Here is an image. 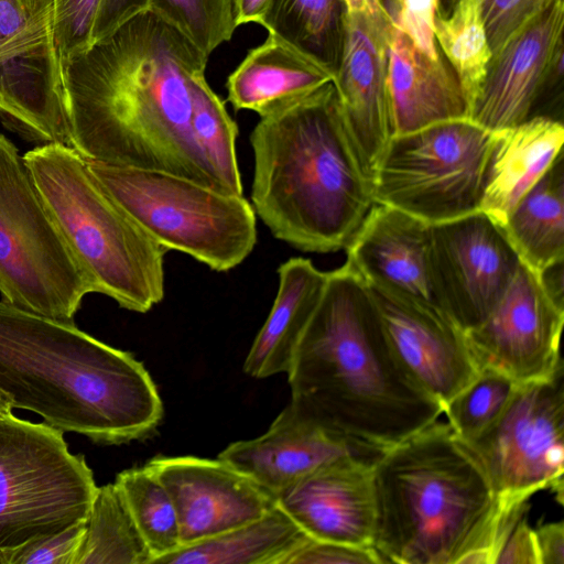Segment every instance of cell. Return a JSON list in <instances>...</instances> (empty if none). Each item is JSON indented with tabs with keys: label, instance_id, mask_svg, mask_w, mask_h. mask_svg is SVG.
<instances>
[{
	"label": "cell",
	"instance_id": "6da1fadb",
	"mask_svg": "<svg viewBox=\"0 0 564 564\" xmlns=\"http://www.w3.org/2000/svg\"><path fill=\"white\" fill-rule=\"evenodd\" d=\"M207 61L150 10L93 41L61 63L73 148L87 161L227 192L191 128L189 79Z\"/></svg>",
	"mask_w": 564,
	"mask_h": 564
},
{
	"label": "cell",
	"instance_id": "7a4b0ae2",
	"mask_svg": "<svg viewBox=\"0 0 564 564\" xmlns=\"http://www.w3.org/2000/svg\"><path fill=\"white\" fill-rule=\"evenodd\" d=\"M286 373L290 403L373 460L443 414L398 364L371 290L348 263L327 272Z\"/></svg>",
	"mask_w": 564,
	"mask_h": 564
},
{
	"label": "cell",
	"instance_id": "3957f363",
	"mask_svg": "<svg viewBox=\"0 0 564 564\" xmlns=\"http://www.w3.org/2000/svg\"><path fill=\"white\" fill-rule=\"evenodd\" d=\"M376 528L382 563L495 564L528 502L507 503L447 423L438 421L373 464Z\"/></svg>",
	"mask_w": 564,
	"mask_h": 564
},
{
	"label": "cell",
	"instance_id": "277c9868",
	"mask_svg": "<svg viewBox=\"0 0 564 564\" xmlns=\"http://www.w3.org/2000/svg\"><path fill=\"white\" fill-rule=\"evenodd\" d=\"M0 390L13 409L95 443L152 434L163 403L145 367L74 323L0 301Z\"/></svg>",
	"mask_w": 564,
	"mask_h": 564
},
{
	"label": "cell",
	"instance_id": "5b68a950",
	"mask_svg": "<svg viewBox=\"0 0 564 564\" xmlns=\"http://www.w3.org/2000/svg\"><path fill=\"white\" fill-rule=\"evenodd\" d=\"M260 118L250 135L256 214L300 250L346 249L375 200L333 82Z\"/></svg>",
	"mask_w": 564,
	"mask_h": 564
},
{
	"label": "cell",
	"instance_id": "8992f818",
	"mask_svg": "<svg viewBox=\"0 0 564 564\" xmlns=\"http://www.w3.org/2000/svg\"><path fill=\"white\" fill-rule=\"evenodd\" d=\"M23 158L93 293L138 313L160 303L167 250L110 196L86 160L59 143L37 145Z\"/></svg>",
	"mask_w": 564,
	"mask_h": 564
},
{
	"label": "cell",
	"instance_id": "52a82bcc",
	"mask_svg": "<svg viewBox=\"0 0 564 564\" xmlns=\"http://www.w3.org/2000/svg\"><path fill=\"white\" fill-rule=\"evenodd\" d=\"M86 162L110 196L166 250L219 272L236 268L252 252L256 212L243 195L170 173Z\"/></svg>",
	"mask_w": 564,
	"mask_h": 564
},
{
	"label": "cell",
	"instance_id": "ba28073f",
	"mask_svg": "<svg viewBox=\"0 0 564 564\" xmlns=\"http://www.w3.org/2000/svg\"><path fill=\"white\" fill-rule=\"evenodd\" d=\"M93 293L17 147L0 133V294L2 301L74 323Z\"/></svg>",
	"mask_w": 564,
	"mask_h": 564
},
{
	"label": "cell",
	"instance_id": "9c48e42d",
	"mask_svg": "<svg viewBox=\"0 0 564 564\" xmlns=\"http://www.w3.org/2000/svg\"><path fill=\"white\" fill-rule=\"evenodd\" d=\"M97 488L63 431L0 416V552L86 523Z\"/></svg>",
	"mask_w": 564,
	"mask_h": 564
},
{
	"label": "cell",
	"instance_id": "30bf717a",
	"mask_svg": "<svg viewBox=\"0 0 564 564\" xmlns=\"http://www.w3.org/2000/svg\"><path fill=\"white\" fill-rule=\"evenodd\" d=\"M492 142L468 118L393 135L372 172L375 203L430 225L479 210Z\"/></svg>",
	"mask_w": 564,
	"mask_h": 564
},
{
	"label": "cell",
	"instance_id": "8fae6325",
	"mask_svg": "<svg viewBox=\"0 0 564 564\" xmlns=\"http://www.w3.org/2000/svg\"><path fill=\"white\" fill-rule=\"evenodd\" d=\"M462 442L500 500L523 503L550 488L562 503L563 369L547 380L519 383L500 414L477 436Z\"/></svg>",
	"mask_w": 564,
	"mask_h": 564
},
{
	"label": "cell",
	"instance_id": "7c38bea8",
	"mask_svg": "<svg viewBox=\"0 0 564 564\" xmlns=\"http://www.w3.org/2000/svg\"><path fill=\"white\" fill-rule=\"evenodd\" d=\"M0 120L32 142L72 143L52 0H0Z\"/></svg>",
	"mask_w": 564,
	"mask_h": 564
},
{
	"label": "cell",
	"instance_id": "4fadbf2b",
	"mask_svg": "<svg viewBox=\"0 0 564 564\" xmlns=\"http://www.w3.org/2000/svg\"><path fill=\"white\" fill-rule=\"evenodd\" d=\"M520 263L505 228L481 210L431 225L430 269L435 296L465 333L490 315Z\"/></svg>",
	"mask_w": 564,
	"mask_h": 564
},
{
	"label": "cell",
	"instance_id": "5bb4252c",
	"mask_svg": "<svg viewBox=\"0 0 564 564\" xmlns=\"http://www.w3.org/2000/svg\"><path fill=\"white\" fill-rule=\"evenodd\" d=\"M563 300L521 261L490 315L466 335L479 369L528 383L551 379L563 369Z\"/></svg>",
	"mask_w": 564,
	"mask_h": 564
},
{
	"label": "cell",
	"instance_id": "9a60e30c",
	"mask_svg": "<svg viewBox=\"0 0 564 564\" xmlns=\"http://www.w3.org/2000/svg\"><path fill=\"white\" fill-rule=\"evenodd\" d=\"M564 0L552 4L517 32L489 61L469 119L501 130L534 117L542 94L563 69Z\"/></svg>",
	"mask_w": 564,
	"mask_h": 564
},
{
	"label": "cell",
	"instance_id": "2e32d148",
	"mask_svg": "<svg viewBox=\"0 0 564 564\" xmlns=\"http://www.w3.org/2000/svg\"><path fill=\"white\" fill-rule=\"evenodd\" d=\"M370 290L398 364L444 408L480 371L466 333L438 307Z\"/></svg>",
	"mask_w": 564,
	"mask_h": 564
},
{
	"label": "cell",
	"instance_id": "e0dca14e",
	"mask_svg": "<svg viewBox=\"0 0 564 564\" xmlns=\"http://www.w3.org/2000/svg\"><path fill=\"white\" fill-rule=\"evenodd\" d=\"M147 465L172 498L182 546L260 518L276 506L273 495L219 457L155 456Z\"/></svg>",
	"mask_w": 564,
	"mask_h": 564
},
{
	"label": "cell",
	"instance_id": "ac0fdd59",
	"mask_svg": "<svg viewBox=\"0 0 564 564\" xmlns=\"http://www.w3.org/2000/svg\"><path fill=\"white\" fill-rule=\"evenodd\" d=\"M392 25L381 11L348 13L333 80L347 128L371 176L394 135L388 89Z\"/></svg>",
	"mask_w": 564,
	"mask_h": 564
},
{
	"label": "cell",
	"instance_id": "d6986e66",
	"mask_svg": "<svg viewBox=\"0 0 564 564\" xmlns=\"http://www.w3.org/2000/svg\"><path fill=\"white\" fill-rule=\"evenodd\" d=\"M375 462L337 458L276 497L281 508L310 538L373 549Z\"/></svg>",
	"mask_w": 564,
	"mask_h": 564
},
{
	"label": "cell",
	"instance_id": "ffe728a7",
	"mask_svg": "<svg viewBox=\"0 0 564 564\" xmlns=\"http://www.w3.org/2000/svg\"><path fill=\"white\" fill-rule=\"evenodd\" d=\"M430 245V224L375 203L346 248V263L371 289L442 310L431 276Z\"/></svg>",
	"mask_w": 564,
	"mask_h": 564
},
{
	"label": "cell",
	"instance_id": "44dd1931",
	"mask_svg": "<svg viewBox=\"0 0 564 564\" xmlns=\"http://www.w3.org/2000/svg\"><path fill=\"white\" fill-rule=\"evenodd\" d=\"M349 455L376 462L289 402L262 435L234 442L218 457L276 498L319 467Z\"/></svg>",
	"mask_w": 564,
	"mask_h": 564
},
{
	"label": "cell",
	"instance_id": "7402d4cb",
	"mask_svg": "<svg viewBox=\"0 0 564 564\" xmlns=\"http://www.w3.org/2000/svg\"><path fill=\"white\" fill-rule=\"evenodd\" d=\"M388 89L394 135L468 118L466 96L442 52L429 57L395 25L388 42Z\"/></svg>",
	"mask_w": 564,
	"mask_h": 564
},
{
	"label": "cell",
	"instance_id": "603a6c76",
	"mask_svg": "<svg viewBox=\"0 0 564 564\" xmlns=\"http://www.w3.org/2000/svg\"><path fill=\"white\" fill-rule=\"evenodd\" d=\"M563 142L562 122L546 116L494 131L479 210L503 226L562 153Z\"/></svg>",
	"mask_w": 564,
	"mask_h": 564
},
{
	"label": "cell",
	"instance_id": "cb8c5ba5",
	"mask_svg": "<svg viewBox=\"0 0 564 564\" xmlns=\"http://www.w3.org/2000/svg\"><path fill=\"white\" fill-rule=\"evenodd\" d=\"M278 274L279 289L272 308L243 364V371L257 379L288 372L327 278V272L301 257L282 263Z\"/></svg>",
	"mask_w": 564,
	"mask_h": 564
},
{
	"label": "cell",
	"instance_id": "d4e9b609",
	"mask_svg": "<svg viewBox=\"0 0 564 564\" xmlns=\"http://www.w3.org/2000/svg\"><path fill=\"white\" fill-rule=\"evenodd\" d=\"M330 82L328 72L269 34L228 76L226 87L236 110L263 117Z\"/></svg>",
	"mask_w": 564,
	"mask_h": 564
},
{
	"label": "cell",
	"instance_id": "484cf974",
	"mask_svg": "<svg viewBox=\"0 0 564 564\" xmlns=\"http://www.w3.org/2000/svg\"><path fill=\"white\" fill-rule=\"evenodd\" d=\"M307 536L276 505L260 518L183 545L153 564H282Z\"/></svg>",
	"mask_w": 564,
	"mask_h": 564
},
{
	"label": "cell",
	"instance_id": "4316f807",
	"mask_svg": "<svg viewBox=\"0 0 564 564\" xmlns=\"http://www.w3.org/2000/svg\"><path fill=\"white\" fill-rule=\"evenodd\" d=\"M502 227L521 261L535 272L563 262V153L521 198Z\"/></svg>",
	"mask_w": 564,
	"mask_h": 564
},
{
	"label": "cell",
	"instance_id": "83f0119b",
	"mask_svg": "<svg viewBox=\"0 0 564 564\" xmlns=\"http://www.w3.org/2000/svg\"><path fill=\"white\" fill-rule=\"evenodd\" d=\"M347 15L346 0H269L258 23L328 72L334 80L343 55Z\"/></svg>",
	"mask_w": 564,
	"mask_h": 564
},
{
	"label": "cell",
	"instance_id": "f1b7e54d",
	"mask_svg": "<svg viewBox=\"0 0 564 564\" xmlns=\"http://www.w3.org/2000/svg\"><path fill=\"white\" fill-rule=\"evenodd\" d=\"M143 541L116 484L97 488L74 564H151Z\"/></svg>",
	"mask_w": 564,
	"mask_h": 564
},
{
	"label": "cell",
	"instance_id": "f546056e",
	"mask_svg": "<svg viewBox=\"0 0 564 564\" xmlns=\"http://www.w3.org/2000/svg\"><path fill=\"white\" fill-rule=\"evenodd\" d=\"M434 35L440 51L459 79L470 111L492 56L479 0H455L447 15L438 10Z\"/></svg>",
	"mask_w": 564,
	"mask_h": 564
},
{
	"label": "cell",
	"instance_id": "4dcf8cb0",
	"mask_svg": "<svg viewBox=\"0 0 564 564\" xmlns=\"http://www.w3.org/2000/svg\"><path fill=\"white\" fill-rule=\"evenodd\" d=\"M115 484L152 554L151 564L182 546L172 498L147 464L122 470L117 475Z\"/></svg>",
	"mask_w": 564,
	"mask_h": 564
},
{
	"label": "cell",
	"instance_id": "1f68e13d",
	"mask_svg": "<svg viewBox=\"0 0 564 564\" xmlns=\"http://www.w3.org/2000/svg\"><path fill=\"white\" fill-rule=\"evenodd\" d=\"M189 87L193 135L225 189L234 195H243L236 155L237 124L225 102L208 85L205 72L192 75Z\"/></svg>",
	"mask_w": 564,
	"mask_h": 564
},
{
	"label": "cell",
	"instance_id": "d6a6232c",
	"mask_svg": "<svg viewBox=\"0 0 564 564\" xmlns=\"http://www.w3.org/2000/svg\"><path fill=\"white\" fill-rule=\"evenodd\" d=\"M516 381L492 369H480L477 377L443 408L447 424L462 441L477 436L503 410Z\"/></svg>",
	"mask_w": 564,
	"mask_h": 564
},
{
	"label": "cell",
	"instance_id": "836d02e7",
	"mask_svg": "<svg viewBox=\"0 0 564 564\" xmlns=\"http://www.w3.org/2000/svg\"><path fill=\"white\" fill-rule=\"evenodd\" d=\"M148 10L175 26L208 56L228 42L237 28L231 0H150Z\"/></svg>",
	"mask_w": 564,
	"mask_h": 564
},
{
	"label": "cell",
	"instance_id": "e575fe53",
	"mask_svg": "<svg viewBox=\"0 0 564 564\" xmlns=\"http://www.w3.org/2000/svg\"><path fill=\"white\" fill-rule=\"evenodd\" d=\"M100 0H52V30L62 63L91 44Z\"/></svg>",
	"mask_w": 564,
	"mask_h": 564
},
{
	"label": "cell",
	"instance_id": "d590c367",
	"mask_svg": "<svg viewBox=\"0 0 564 564\" xmlns=\"http://www.w3.org/2000/svg\"><path fill=\"white\" fill-rule=\"evenodd\" d=\"M557 1L560 0H479L492 55Z\"/></svg>",
	"mask_w": 564,
	"mask_h": 564
},
{
	"label": "cell",
	"instance_id": "8d00e7d4",
	"mask_svg": "<svg viewBox=\"0 0 564 564\" xmlns=\"http://www.w3.org/2000/svg\"><path fill=\"white\" fill-rule=\"evenodd\" d=\"M85 524L31 540L0 552V564H74L82 543Z\"/></svg>",
	"mask_w": 564,
	"mask_h": 564
},
{
	"label": "cell",
	"instance_id": "74e56055",
	"mask_svg": "<svg viewBox=\"0 0 564 564\" xmlns=\"http://www.w3.org/2000/svg\"><path fill=\"white\" fill-rule=\"evenodd\" d=\"M282 564H382L375 549L358 547L307 536Z\"/></svg>",
	"mask_w": 564,
	"mask_h": 564
},
{
	"label": "cell",
	"instance_id": "f35d334b",
	"mask_svg": "<svg viewBox=\"0 0 564 564\" xmlns=\"http://www.w3.org/2000/svg\"><path fill=\"white\" fill-rule=\"evenodd\" d=\"M440 0H400L398 26L429 57L440 56L434 35V19Z\"/></svg>",
	"mask_w": 564,
	"mask_h": 564
},
{
	"label": "cell",
	"instance_id": "ab89813d",
	"mask_svg": "<svg viewBox=\"0 0 564 564\" xmlns=\"http://www.w3.org/2000/svg\"><path fill=\"white\" fill-rule=\"evenodd\" d=\"M524 514L508 531L495 564H539L534 529L530 528Z\"/></svg>",
	"mask_w": 564,
	"mask_h": 564
},
{
	"label": "cell",
	"instance_id": "60d3db41",
	"mask_svg": "<svg viewBox=\"0 0 564 564\" xmlns=\"http://www.w3.org/2000/svg\"><path fill=\"white\" fill-rule=\"evenodd\" d=\"M149 2L150 0H100L93 28V41L105 36L127 20L148 10Z\"/></svg>",
	"mask_w": 564,
	"mask_h": 564
},
{
	"label": "cell",
	"instance_id": "b9f144b4",
	"mask_svg": "<svg viewBox=\"0 0 564 564\" xmlns=\"http://www.w3.org/2000/svg\"><path fill=\"white\" fill-rule=\"evenodd\" d=\"M539 564H564V523L549 522L534 529Z\"/></svg>",
	"mask_w": 564,
	"mask_h": 564
},
{
	"label": "cell",
	"instance_id": "7bdbcfd3",
	"mask_svg": "<svg viewBox=\"0 0 564 564\" xmlns=\"http://www.w3.org/2000/svg\"><path fill=\"white\" fill-rule=\"evenodd\" d=\"M236 25L256 22L263 14L269 0H231Z\"/></svg>",
	"mask_w": 564,
	"mask_h": 564
},
{
	"label": "cell",
	"instance_id": "ee69618b",
	"mask_svg": "<svg viewBox=\"0 0 564 564\" xmlns=\"http://www.w3.org/2000/svg\"><path fill=\"white\" fill-rule=\"evenodd\" d=\"M373 3L379 8L383 15L393 24L397 25L399 12H400V0H372Z\"/></svg>",
	"mask_w": 564,
	"mask_h": 564
},
{
	"label": "cell",
	"instance_id": "f6af8a7d",
	"mask_svg": "<svg viewBox=\"0 0 564 564\" xmlns=\"http://www.w3.org/2000/svg\"><path fill=\"white\" fill-rule=\"evenodd\" d=\"M348 13L380 11L372 0H346Z\"/></svg>",
	"mask_w": 564,
	"mask_h": 564
},
{
	"label": "cell",
	"instance_id": "bcb514c9",
	"mask_svg": "<svg viewBox=\"0 0 564 564\" xmlns=\"http://www.w3.org/2000/svg\"><path fill=\"white\" fill-rule=\"evenodd\" d=\"M13 411L11 400L0 390V416Z\"/></svg>",
	"mask_w": 564,
	"mask_h": 564
}]
</instances>
